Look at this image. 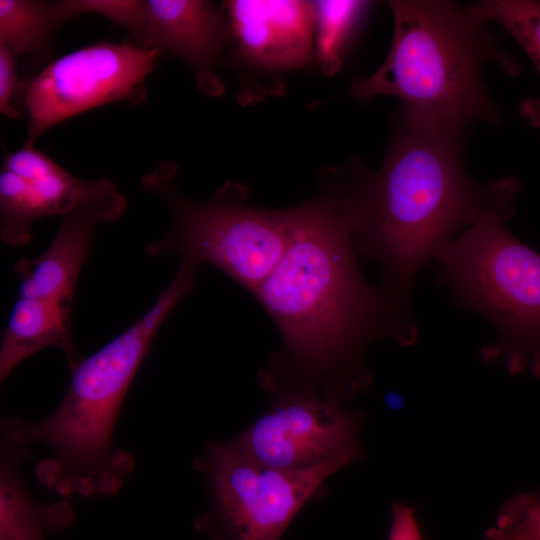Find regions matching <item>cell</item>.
Instances as JSON below:
<instances>
[{"label": "cell", "instance_id": "obj_23", "mask_svg": "<svg viewBox=\"0 0 540 540\" xmlns=\"http://www.w3.org/2000/svg\"><path fill=\"white\" fill-rule=\"evenodd\" d=\"M388 540H422L414 510L404 503H395Z\"/></svg>", "mask_w": 540, "mask_h": 540}, {"label": "cell", "instance_id": "obj_19", "mask_svg": "<svg viewBox=\"0 0 540 540\" xmlns=\"http://www.w3.org/2000/svg\"><path fill=\"white\" fill-rule=\"evenodd\" d=\"M41 218V210L27 181L18 174L1 168V240L9 246L25 245L32 237V223Z\"/></svg>", "mask_w": 540, "mask_h": 540}, {"label": "cell", "instance_id": "obj_10", "mask_svg": "<svg viewBox=\"0 0 540 540\" xmlns=\"http://www.w3.org/2000/svg\"><path fill=\"white\" fill-rule=\"evenodd\" d=\"M234 61L261 73L310 68L315 61L314 1L230 0Z\"/></svg>", "mask_w": 540, "mask_h": 540}, {"label": "cell", "instance_id": "obj_9", "mask_svg": "<svg viewBox=\"0 0 540 540\" xmlns=\"http://www.w3.org/2000/svg\"><path fill=\"white\" fill-rule=\"evenodd\" d=\"M359 426L356 412L320 398L309 386L287 383L267 412L234 441L266 465L300 470L354 461L360 454Z\"/></svg>", "mask_w": 540, "mask_h": 540}, {"label": "cell", "instance_id": "obj_14", "mask_svg": "<svg viewBox=\"0 0 540 540\" xmlns=\"http://www.w3.org/2000/svg\"><path fill=\"white\" fill-rule=\"evenodd\" d=\"M2 168L18 174L28 182L42 217H62L114 182L105 177L89 181L74 177L35 147L23 145L5 155Z\"/></svg>", "mask_w": 540, "mask_h": 540}, {"label": "cell", "instance_id": "obj_21", "mask_svg": "<svg viewBox=\"0 0 540 540\" xmlns=\"http://www.w3.org/2000/svg\"><path fill=\"white\" fill-rule=\"evenodd\" d=\"M62 4L69 20L83 14L102 16L128 32L138 44L146 18V0H63Z\"/></svg>", "mask_w": 540, "mask_h": 540}, {"label": "cell", "instance_id": "obj_17", "mask_svg": "<svg viewBox=\"0 0 540 540\" xmlns=\"http://www.w3.org/2000/svg\"><path fill=\"white\" fill-rule=\"evenodd\" d=\"M19 449L4 444L0 460V540H44L42 511L23 483Z\"/></svg>", "mask_w": 540, "mask_h": 540}, {"label": "cell", "instance_id": "obj_2", "mask_svg": "<svg viewBox=\"0 0 540 540\" xmlns=\"http://www.w3.org/2000/svg\"><path fill=\"white\" fill-rule=\"evenodd\" d=\"M460 134L399 118L383 165L365 182L357 250L377 262L379 288L407 310L419 270L486 209L513 201L520 188L512 177L475 184Z\"/></svg>", "mask_w": 540, "mask_h": 540}, {"label": "cell", "instance_id": "obj_20", "mask_svg": "<svg viewBox=\"0 0 540 540\" xmlns=\"http://www.w3.org/2000/svg\"><path fill=\"white\" fill-rule=\"evenodd\" d=\"M486 540H540V488L518 494L500 510Z\"/></svg>", "mask_w": 540, "mask_h": 540}, {"label": "cell", "instance_id": "obj_18", "mask_svg": "<svg viewBox=\"0 0 540 540\" xmlns=\"http://www.w3.org/2000/svg\"><path fill=\"white\" fill-rule=\"evenodd\" d=\"M315 3V61L326 76L342 65L344 47L361 15L365 1L321 0Z\"/></svg>", "mask_w": 540, "mask_h": 540}, {"label": "cell", "instance_id": "obj_8", "mask_svg": "<svg viewBox=\"0 0 540 540\" xmlns=\"http://www.w3.org/2000/svg\"><path fill=\"white\" fill-rule=\"evenodd\" d=\"M162 52L130 43L98 42L52 61L25 81L26 147L57 124L97 107L147 99L146 82Z\"/></svg>", "mask_w": 540, "mask_h": 540}, {"label": "cell", "instance_id": "obj_3", "mask_svg": "<svg viewBox=\"0 0 540 540\" xmlns=\"http://www.w3.org/2000/svg\"><path fill=\"white\" fill-rule=\"evenodd\" d=\"M197 269L181 261L172 281L143 316L81 360L51 415L37 422L2 420L5 445L21 449L37 442L47 447L48 455L35 468L45 488L62 496L113 495L130 476L133 456L113 443L119 411L160 326L196 289Z\"/></svg>", "mask_w": 540, "mask_h": 540}, {"label": "cell", "instance_id": "obj_5", "mask_svg": "<svg viewBox=\"0 0 540 540\" xmlns=\"http://www.w3.org/2000/svg\"><path fill=\"white\" fill-rule=\"evenodd\" d=\"M513 201L494 205L436 256L439 279L463 307L488 319L498 333L481 358L511 374L540 377V254L506 226Z\"/></svg>", "mask_w": 540, "mask_h": 540}, {"label": "cell", "instance_id": "obj_7", "mask_svg": "<svg viewBox=\"0 0 540 540\" xmlns=\"http://www.w3.org/2000/svg\"><path fill=\"white\" fill-rule=\"evenodd\" d=\"M346 464L285 470L256 460L235 441L211 442L199 463L211 495L203 527L218 540H280L322 482Z\"/></svg>", "mask_w": 540, "mask_h": 540}, {"label": "cell", "instance_id": "obj_22", "mask_svg": "<svg viewBox=\"0 0 540 540\" xmlns=\"http://www.w3.org/2000/svg\"><path fill=\"white\" fill-rule=\"evenodd\" d=\"M25 81L20 79L16 68V57L4 45L0 44V112L9 119L21 117L24 106Z\"/></svg>", "mask_w": 540, "mask_h": 540}, {"label": "cell", "instance_id": "obj_15", "mask_svg": "<svg viewBox=\"0 0 540 540\" xmlns=\"http://www.w3.org/2000/svg\"><path fill=\"white\" fill-rule=\"evenodd\" d=\"M67 21L61 1L1 0L0 44L16 58L42 56L51 48L55 31Z\"/></svg>", "mask_w": 540, "mask_h": 540}, {"label": "cell", "instance_id": "obj_16", "mask_svg": "<svg viewBox=\"0 0 540 540\" xmlns=\"http://www.w3.org/2000/svg\"><path fill=\"white\" fill-rule=\"evenodd\" d=\"M482 21H494L519 43L540 75V1L486 0L469 5ZM525 120L540 129V99H527L520 108Z\"/></svg>", "mask_w": 540, "mask_h": 540}, {"label": "cell", "instance_id": "obj_1", "mask_svg": "<svg viewBox=\"0 0 540 540\" xmlns=\"http://www.w3.org/2000/svg\"><path fill=\"white\" fill-rule=\"evenodd\" d=\"M290 239L252 294L276 325L282 365L300 383L349 397L366 389L368 347L380 338L411 345L417 330L406 310L362 275L357 250L361 172L352 161L327 167L319 193L287 208Z\"/></svg>", "mask_w": 540, "mask_h": 540}, {"label": "cell", "instance_id": "obj_13", "mask_svg": "<svg viewBox=\"0 0 540 540\" xmlns=\"http://www.w3.org/2000/svg\"><path fill=\"white\" fill-rule=\"evenodd\" d=\"M72 304L21 298L15 302L0 343V382L25 359L56 347L73 370L81 361L72 335Z\"/></svg>", "mask_w": 540, "mask_h": 540}, {"label": "cell", "instance_id": "obj_4", "mask_svg": "<svg viewBox=\"0 0 540 540\" xmlns=\"http://www.w3.org/2000/svg\"><path fill=\"white\" fill-rule=\"evenodd\" d=\"M394 37L381 67L352 80L349 95L366 99L392 95L401 101L400 119L415 128L462 132L475 121L502 123L482 71L497 64L509 75L521 70L487 23L468 6L451 1L394 0Z\"/></svg>", "mask_w": 540, "mask_h": 540}, {"label": "cell", "instance_id": "obj_6", "mask_svg": "<svg viewBox=\"0 0 540 540\" xmlns=\"http://www.w3.org/2000/svg\"><path fill=\"white\" fill-rule=\"evenodd\" d=\"M178 165L160 162L140 179L142 188L169 209L171 226L149 243V257L178 255L208 264L253 294L282 258L290 239L287 209L265 210L249 203V190L227 181L207 202L184 195L175 182Z\"/></svg>", "mask_w": 540, "mask_h": 540}, {"label": "cell", "instance_id": "obj_11", "mask_svg": "<svg viewBox=\"0 0 540 540\" xmlns=\"http://www.w3.org/2000/svg\"><path fill=\"white\" fill-rule=\"evenodd\" d=\"M146 5L137 45L180 58L193 72L201 94L222 95L224 84L217 70L232 44L227 14L205 0H146Z\"/></svg>", "mask_w": 540, "mask_h": 540}, {"label": "cell", "instance_id": "obj_12", "mask_svg": "<svg viewBox=\"0 0 540 540\" xmlns=\"http://www.w3.org/2000/svg\"><path fill=\"white\" fill-rule=\"evenodd\" d=\"M126 207L125 196L113 182L62 216L50 246L36 258H21L13 266L19 278V297L72 304L95 229L117 221Z\"/></svg>", "mask_w": 540, "mask_h": 540}]
</instances>
